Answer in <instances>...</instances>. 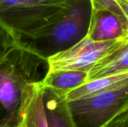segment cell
I'll use <instances>...</instances> for the list:
<instances>
[{
    "label": "cell",
    "mask_w": 128,
    "mask_h": 127,
    "mask_svg": "<svg viewBox=\"0 0 128 127\" xmlns=\"http://www.w3.org/2000/svg\"><path fill=\"white\" fill-rule=\"evenodd\" d=\"M46 62L17 41L0 61V127L20 123L27 90L44 79L40 69Z\"/></svg>",
    "instance_id": "obj_1"
},
{
    "label": "cell",
    "mask_w": 128,
    "mask_h": 127,
    "mask_svg": "<svg viewBox=\"0 0 128 127\" xmlns=\"http://www.w3.org/2000/svg\"><path fill=\"white\" fill-rule=\"evenodd\" d=\"M92 10L91 0H70L67 10L58 19L34 35L17 42L46 61L87 37Z\"/></svg>",
    "instance_id": "obj_2"
},
{
    "label": "cell",
    "mask_w": 128,
    "mask_h": 127,
    "mask_svg": "<svg viewBox=\"0 0 128 127\" xmlns=\"http://www.w3.org/2000/svg\"><path fill=\"white\" fill-rule=\"evenodd\" d=\"M70 0H0V25L16 41L29 37L58 19Z\"/></svg>",
    "instance_id": "obj_3"
},
{
    "label": "cell",
    "mask_w": 128,
    "mask_h": 127,
    "mask_svg": "<svg viewBox=\"0 0 128 127\" xmlns=\"http://www.w3.org/2000/svg\"><path fill=\"white\" fill-rule=\"evenodd\" d=\"M68 105L76 127H104L128 111V83Z\"/></svg>",
    "instance_id": "obj_4"
},
{
    "label": "cell",
    "mask_w": 128,
    "mask_h": 127,
    "mask_svg": "<svg viewBox=\"0 0 128 127\" xmlns=\"http://www.w3.org/2000/svg\"><path fill=\"white\" fill-rule=\"evenodd\" d=\"M128 37L119 40L95 42L85 37L70 49L50 57L46 61L48 73L76 70L88 73L103 58L122 46Z\"/></svg>",
    "instance_id": "obj_5"
},
{
    "label": "cell",
    "mask_w": 128,
    "mask_h": 127,
    "mask_svg": "<svg viewBox=\"0 0 128 127\" xmlns=\"http://www.w3.org/2000/svg\"><path fill=\"white\" fill-rule=\"evenodd\" d=\"M87 37L95 42L128 37L126 20L109 10H93Z\"/></svg>",
    "instance_id": "obj_6"
},
{
    "label": "cell",
    "mask_w": 128,
    "mask_h": 127,
    "mask_svg": "<svg viewBox=\"0 0 128 127\" xmlns=\"http://www.w3.org/2000/svg\"><path fill=\"white\" fill-rule=\"evenodd\" d=\"M42 88L44 106L48 127H76L65 94L50 88L43 87Z\"/></svg>",
    "instance_id": "obj_7"
},
{
    "label": "cell",
    "mask_w": 128,
    "mask_h": 127,
    "mask_svg": "<svg viewBox=\"0 0 128 127\" xmlns=\"http://www.w3.org/2000/svg\"><path fill=\"white\" fill-rule=\"evenodd\" d=\"M20 124L23 127H48L41 82L34 83L28 88L22 108Z\"/></svg>",
    "instance_id": "obj_8"
},
{
    "label": "cell",
    "mask_w": 128,
    "mask_h": 127,
    "mask_svg": "<svg viewBox=\"0 0 128 127\" xmlns=\"http://www.w3.org/2000/svg\"><path fill=\"white\" fill-rule=\"evenodd\" d=\"M128 73V40L119 49L97 63L88 72V82Z\"/></svg>",
    "instance_id": "obj_9"
},
{
    "label": "cell",
    "mask_w": 128,
    "mask_h": 127,
    "mask_svg": "<svg viewBox=\"0 0 128 127\" xmlns=\"http://www.w3.org/2000/svg\"><path fill=\"white\" fill-rule=\"evenodd\" d=\"M88 73L76 70H62L46 73L41 81L43 88L67 94L88 82Z\"/></svg>",
    "instance_id": "obj_10"
},
{
    "label": "cell",
    "mask_w": 128,
    "mask_h": 127,
    "mask_svg": "<svg viewBox=\"0 0 128 127\" xmlns=\"http://www.w3.org/2000/svg\"><path fill=\"white\" fill-rule=\"evenodd\" d=\"M128 83V73L106 76L88 82L81 87L65 94L68 101L89 97L120 88Z\"/></svg>",
    "instance_id": "obj_11"
},
{
    "label": "cell",
    "mask_w": 128,
    "mask_h": 127,
    "mask_svg": "<svg viewBox=\"0 0 128 127\" xmlns=\"http://www.w3.org/2000/svg\"><path fill=\"white\" fill-rule=\"evenodd\" d=\"M92 4L93 10H109L112 12L116 13L121 17L125 18L123 16L122 12L115 3L113 0H91ZM126 20V19H125ZM127 22V21H126Z\"/></svg>",
    "instance_id": "obj_12"
},
{
    "label": "cell",
    "mask_w": 128,
    "mask_h": 127,
    "mask_svg": "<svg viewBox=\"0 0 128 127\" xmlns=\"http://www.w3.org/2000/svg\"><path fill=\"white\" fill-rule=\"evenodd\" d=\"M16 40L2 26L0 25V49L8 48L14 45Z\"/></svg>",
    "instance_id": "obj_13"
},
{
    "label": "cell",
    "mask_w": 128,
    "mask_h": 127,
    "mask_svg": "<svg viewBox=\"0 0 128 127\" xmlns=\"http://www.w3.org/2000/svg\"><path fill=\"white\" fill-rule=\"evenodd\" d=\"M104 127H128V111Z\"/></svg>",
    "instance_id": "obj_14"
},
{
    "label": "cell",
    "mask_w": 128,
    "mask_h": 127,
    "mask_svg": "<svg viewBox=\"0 0 128 127\" xmlns=\"http://www.w3.org/2000/svg\"><path fill=\"white\" fill-rule=\"evenodd\" d=\"M117 6L119 7L125 18L128 26V0H113Z\"/></svg>",
    "instance_id": "obj_15"
},
{
    "label": "cell",
    "mask_w": 128,
    "mask_h": 127,
    "mask_svg": "<svg viewBox=\"0 0 128 127\" xmlns=\"http://www.w3.org/2000/svg\"><path fill=\"white\" fill-rule=\"evenodd\" d=\"M12 46H13V45H12ZM12 46H9V47H8V48H4V49H0V61L4 58V56L6 55V53H7V52L8 51V49H9Z\"/></svg>",
    "instance_id": "obj_16"
},
{
    "label": "cell",
    "mask_w": 128,
    "mask_h": 127,
    "mask_svg": "<svg viewBox=\"0 0 128 127\" xmlns=\"http://www.w3.org/2000/svg\"><path fill=\"white\" fill-rule=\"evenodd\" d=\"M22 127V125L20 123L19 124L15 125V126H10V127Z\"/></svg>",
    "instance_id": "obj_17"
}]
</instances>
